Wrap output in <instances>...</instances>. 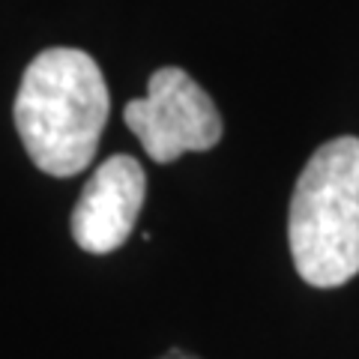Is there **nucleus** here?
I'll return each mask as SVG.
<instances>
[{"label": "nucleus", "instance_id": "1", "mask_svg": "<svg viewBox=\"0 0 359 359\" xmlns=\"http://www.w3.org/2000/svg\"><path fill=\"white\" fill-rule=\"evenodd\" d=\"M111 96L96 60L78 48H48L27 66L15 96V126L39 171L72 177L93 162Z\"/></svg>", "mask_w": 359, "mask_h": 359}, {"label": "nucleus", "instance_id": "2", "mask_svg": "<svg viewBox=\"0 0 359 359\" xmlns=\"http://www.w3.org/2000/svg\"><path fill=\"white\" fill-rule=\"evenodd\" d=\"M294 266L311 287H339L359 273V138L314 150L287 212Z\"/></svg>", "mask_w": 359, "mask_h": 359}, {"label": "nucleus", "instance_id": "3", "mask_svg": "<svg viewBox=\"0 0 359 359\" xmlns=\"http://www.w3.org/2000/svg\"><path fill=\"white\" fill-rule=\"evenodd\" d=\"M123 117L159 165L174 162L183 153L212 150L222 138V114L210 93L177 66L153 72L147 96L129 102Z\"/></svg>", "mask_w": 359, "mask_h": 359}, {"label": "nucleus", "instance_id": "4", "mask_svg": "<svg viewBox=\"0 0 359 359\" xmlns=\"http://www.w3.org/2000/svg\"><path fill=\"white\" fill-rule=\"evenodd\" d=\"M147 177L132 156H111L99 165L81 189L72 210V237L90 255H108L120 249L135 231L144 207Z\"/></svg>", "mask_w": 359, "mask_h": 359}]
</instances>
